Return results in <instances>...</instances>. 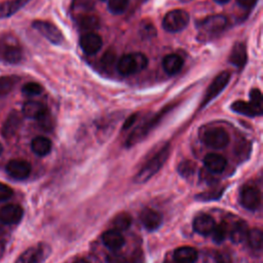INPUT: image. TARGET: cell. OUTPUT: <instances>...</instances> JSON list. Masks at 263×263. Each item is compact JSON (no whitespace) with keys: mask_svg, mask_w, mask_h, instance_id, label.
Segmentation results:
<instances>
[{"mask_svg":"<svg viewBox=\"0 0 263 263\" xmlns=\"http://www.w3.org/2000/svg\"><path fill=\"white\" fill-rule=\"evenodd\" d=\"M170 155V145L162 147L156 154H154L137 173L135 176L136 183H145L150 180L164 164Z\"/></svg>","mask_w":263,"mask_h":263,"instance_id":"6da1fadb","label":"cell"},{"mask_svg":"<svg viewBox=\"0 0 263 263\" xmlns=\"http://www.w3.org/2000/svg\"><path fill=\"white\" fill-rule=\"evenodd\" d=\"M148 65V59L142 52H134L122 55L116 64L117 72L122 76L136 74L144 70Z\"/></svg>","mask_w":263,"mask_h":263,"instance_id":"7a4b0ae2","label":"cell"},{"mask_svg":"<svg viewBox=\"0 0 263 263\" xmlns=\"http://www.w3.org/2000/svg\"><path fill=\"white\" fill-rule=\"evenodd\" d=\"M172 105L167 106L165 108H163L158 114H156L155 116H153L152 118L148 119L146 122H144L142 125H140L138 128H136L127 138L125 144L127 147H132L134 145H136L137 143L141 142L153 128L155 125H157V123L163 118V116H165V114L172 109Z\"/></svg>","mask_w":263,"mask_h":263,"instance_id":"3957f363","label":"cell"},{"mask_svg":"<svg viewBox=\"0 0 263 263\" xmlns=\"http://www.w3.org/2000/svg\"><path fill=\"white\" fill-rule=\"evenodd\" d=\"M189 14L183 9H174L168 11L163 20L162 27L170 33H177L184 30L189 24Z\"/></svg>","mask_w":263,"mask_h":263,"instance_id":"277c9868","label":"cell"},{"mask_svg":"<svg viewBox=\"0 0 263 263\" xmlns=\"http://www.w3.org/2000/svg\"><path fill=\"white\" fill-rule=\"evenodd\" d=\"M227 26V18L222 14L209 15L198 23L200 35L209 36L221 33Z\"/></svg>","mask_w":263,"mask_h":263,"instance_id":"5b68a950","label":"cell"},{"mask_svg":"<svg viewBox=\"0 0 263 263\" xmlns=\"http://www.w3.org/2000/svg\"><path fill=\"white\" fill-rule=\"evenodd\" d=\"M203 143L213 149H222L229 143V136L222 127H212L202 135Z\"/></svg>","mask_w":263,"mask_h":263,"instance_id":"8992f818","label":"cell"},{"mask_svg":"<svg viewBox=\"0 0 263 263\" xmlns=\"http://www.w3.org/2000/svg\"><path fill=\"white\" fill-rule=\"evenodd\" d=\"M33 28L37 30L44 38L53 44H61L64 41V36L60 29L53 24L46 21H35L32 24Z\"/></svg>","mask_w":263,"mask_h":263,"instance_id":"52a82bcc","label":"cell"},{"mask_svg":"<svg viewBox=\"0 0 263 263\" xmlns=\"http://www.w3.org/2000/svg\"><path fill=\"white\" fill-rule=\"evenodd\" d=\"M230 80V74L227 71H224L217 75L215 79L212 81V83L209 85L208 90L205 91L204 98L201 102V107L208 105L213 99H215L228 84Z\"/></svg>","mask_w":263,"mask_h":263,"instance_id":"ba28073f","label":"cell"},{"mask_svg":"<svg viewBox=\"0 0 263 263\" xmlns=\"http://www.w3.org/2000/svg\"><path fill=\"white\" fill-rule=\"evenodd\" d=\"M240 203L243 208L255 211L261 203L260 190L254 185H246L240 190Z\"/></svg>","mask_w":263,"mask_h":263,"instance_id":"9c48e42d","label":"cell"},{"mask_svg":"<svg viewBox=\"0 0 263 263\" xmlns=\"http://www.w3.org/2000/svg\"><path fill=\"white\" fill-rule=\"evenodd\" d=\"M6 173L15 180L27 179L31 173V164L23 159H12L5 166Z\"/></svg>","mask_w":263,"mask_h":263,"instance_id":"30bf717a","label":"cell"},{"mask_svg":"<svg viewBox=\"0 0 263 263\" xmlns=\"http://www.w3.org/2000/svg\"><path fill=\"white\" fill-rule=\"evenodd\" d=\"M79 43H80V47L84 53H86L88 55H92L101 49L103 41H102V38L100 35L92 33V32H88V33H85L84 35H82Z\"/></svg>","mask_w":263,"mask_h":263,"instance_id":"8fae6325","label":"cell"},{"mask_svg":"<svg viewBox=\"0 0 263 263\" xmlns=\"http://www.w3.org/2000/svg\"><path fill=\"white\" fill-rule=\"evenodd\" d=\"M24 215V210L18 204H6L0 209V221L4 224H16Z\"/></svg>","mask_w":263,"mask_h":263,"instance_id":"7c38bea8","label":"cell"},{"mask_svg":"<svg viewBox=\"0 0 263 263\" xmlns=\"http://www.w3.org/2000/svg\"><path fill=\"white\" fill-rule=\"evenodd\" d=\"M47 253L45 247L34 246L27 249L15 261V263H42L46 258Z\"/></svg>","mask_w":263,"mask_h":263,"instance_id":"4fadbf2b","label":"cell"},{"mask_svg":"<svg viewBox=\"0 0 263 263\" xmlns=\"http://www.w3.org/2000/svg\"><path fill=\"white\" fill-rule=\"evenodd\" d=\"M22 49L17 45L8 44L6 42L0 43V60L8 64H16L22 60Z\"/></svg>","mask_w":263,"mask_h":263,"instance_id":"5bb4252c","label":"cell"},{"mask_svg":"<svg viewBox=\"0 0 263 263\" xmlns=\"http://www.w3.org/2000/svg\"><path fill=\"white\" fill-rule=\"evenodd\" d=\"M140 220L143 226L149 230H156L162 223V216L160 213L152 210V209H145L140 214Z\"/></svg>","mask_w":263,"mask_h":263,"instance_id":"9a60e30c","label":"cell"},{"mask_svg":"<svg viewBox=\"0 0 263 263\" xmlns=\"http://www.w3.org/2000/svg\"><path fill=\"white\" fill-rule=\"evenodd\" d=\"M103 243L112 252H117L124 245V237L120 231L116 229H111L103 233L102 235Z\"/></svg>","mask_w":263,"mask_h":263,"instance_id":"2e32d148","label":"cell"},{"mask_svg":"<svg viewBox=\"0 0 263 263\" xmlns=\"http://www.w3.org/2000/svg\"><path fill=\"white\" fill-rule=\"evenodd\" d=\"M216 227L215 220L205 214L197 216L193 221V229L200 235H209Z\"/></svg>","mask_w":263,"mask_h":263,"instance_id":"e0dca14e","label":"cell"},{"mask_svg":"<svg viewBox=\"0 0 263 263\" xmlns=\"http://www.w3.org/2000/svg\"><path fill=\"white\" fill-rule=\"evenodd\" d=\"M203 163L205 167L211 173H214V174L222 173L227 165L226 159L222 155L216 154V153H210L205 155V157L203 158Z\"/></svg>","mask_w":263,"mask_h":263,"instance_id":"ac0fdd59","label":"cell"},{"mask_svg":"<svg viewBox=\"0 0 263 263\" xmlns=\"http://www.w3.org/2000/svg\"><path fill=\"white\" fill-rule=\"evenodd\" d=\"M197 257V252L192 247H180L174 252V260L176 263H195Z\"/></svg>","mask_w":263,"mask_h":263,"instance_id":"d6986e66","label":"cell"},{"mask_svg":"<svg viewBox=\"0 0 263 263\" xmlns=\"http://www.w3.org/2000/svg\"><path fill=\"white\" fill-rule=\"evenodd\" d=\"M30 0H5L0 2V18L8 17L24 7Z\"/></svg>","mask_w":263,"mask_h":263,"instance_id":"ffe728a7","label":"cell"},{"mask_svg":"<svg viewBox=\"0 0 263 263\" xmlns=\"http://www.w3.org/2000/svg\"><path fill=\"white\" fill-rule=\"evenodd\" d=\"M183 66V60L180 55L178 54H167L163 58L162 60V67L163 70L168 74V75H175L177 74Z\"/></svg>","mask_w":263,"mask_h":263,"instance_id":"44dd1931","label":"cell"},{"mask_svg":"<svg viewBox=\"0 0 263 263\" xmlns=\"http://www.w3.org/2000/svg\"><path fill=\"white\" fill-rule=\"evenodd\" d=\"M229 62L237 68L245 66L247 62V49L243 43H236L229 55Z\"/></svg>","mask_w":263,"mask_h":263,"instance_id":"7402d4cb","label":"cell"},{"mask_svg":"<svg viewBox=\"0 0 263 263\" xmlns=\"http://www.w3.org/2000/svg\"><path fill=\"white\" fill-rule=\"evenodd\" d=\"M46 110L47 108L37 101H28L23 105V114L28 118L37 119Z\"/></svg>","mask_w":263,"mask_h":263,"instance_id":"603a6c76","label":"cell"},{"mask_svg":"<svg viewBox=\"0 0 263 263\" xmlns=\"http://www.w3.org/2000/svg\"><path fill=\"white\" fill-rule=\"evenodd\" d=\"M21 125V116L17 112L13 111L9 114V116L6 118L3 127H2V134L4 137L8 138L11 137L20 127Z\"/></svg>","mask_w":263,"mask_h":263,"instance_id":"cb8c5ba5","label":"cell"},{"mask_svg":"<svg viewBox=\"0 0 263 263\" xmlns=\"http://www.w3.org/2000/svg\"><path fill=\"white\" fill-rule=\"evenodd\" d=\"M32 151L38 156H45L51 150V142L45 137H36L31 143Z\"/></svg>","mask_w":263,"mask_h":263,"instance_id":"d4e9b609","label":"cell"},{"mask_svg":"<svg viewBox=\"0 0 263 263\" xmlns=\"http://www.w3.org/2000/svg\"><path fill=\"white\" fill-rule=\"evenodd\" d=\"M248 232V224L245 221H237L230 230V239L234 243L242 242L247 238Z\"/></svg>","mask_w":263,"mask_h":263,"instance_id":"484cf974","label":"cell"},{"mask_svg":"<svg viewBox=\"0 0 263 263\" xmlns=\"http://www.w3.org/2000/svg\"><path fill=\"white\" fill-rule=\"evenodd\" d=\"M231 109L239 114L254 117V116H260L262 113H260L250 102H245V101H235L231 105Z\"/></svg>","mask_w":263,"mask_h":263,"instance_id":"4316f807","label":"cell"},{"mask_svg":"<svg viewBox=\"0 0 263 263\" xmlns=\"http://www.w3.org/2000/svg\"><path fill=\"white\" fill-rule=\"evenodd\" d=\"M77 24L84 31H91L99 27V18L92 14H84L78 17Z\"/></svg>","mask_w":263,"mask_h":263,"instance_id":"83f0119b","label":"cell"},{"mask_svg":"<svg viewBox=\"0 0 263 263\" xmlns=\"http://www.w3.org/2000/svg\"><path fill=\"white\" fill-rule=\"evenodd\" d=\"M249 246L254 250H261L262 248V240H263V234L261 229L255 228L251 229L248 232L247 238Z\"/></svg>","mask_w":263,"mask_h":263,"instance_id":"f1b7e54d","label":"cell"},{"mask_svg":"<svg viewBox=\"0 0 263 263\" xmlns=\"http://www.w3.org/2000/svg\"><path fill=\"white\" fill-rule=\"evenodd\" d=\"M132 224V218L128 214L126 213H120L118 214L114 220H113V225H114V228L118 231H124L126 229L129 228Z\"/></svg>","mask_w":263,"mask_h":263,"instance_id":"f546056e","label":"cell"},{"mask_svg":"<svg viewBox=\"0 0 263 263\" xmlns=\"http://www.w3.org/2000/svg\"><path fill=\"white\" fill-rule=\"evenodd\" d=\"M129 0H108V8L114 14H120L125 11Z\"/></svg>","mask_w":263,"mask_h":263,"instance_id":"4dcf8cb0","label":"cell"},{"mask_svg":"<svg viewBox=\"0 0 263 263\" xmlns=\"http://www.w3.org/2000/svg\"><path fill=\"white\" fill-rule=\"evenodd\" d=\"M250 103L260 112L262 113L263 111V99H262V93L260 91V89L258 88H254L251 90L250 92Z\"/></svg>","mask_w":263,"mask_h":263,"instance_id":"1f68e13d","label":"cell"},{"mask_svg":"<svg viewBox=\"0 0 263 263\" xmlns=\"http://www.w3.org/2000/svg\"><path fill=\"white\" fill-rule=\"evenodd\" d=\"M42 86L37 83V82H28L26 83L23 88H22V92L25 95V96H29V97H32V96H38L42 92Z\"/></svg>","mask_w":263,"mask_h":263,"instance_id":"d6a6232c","label":"cell"},{"mask_svg":"<svg viewBox=\"0 0 263 263\" xmlns=\"http://www.w3.org/2000/svg\"><path fill=\"white\" fill-rule=\"evenodd\" d=\"M36 120L38 121L39 125L45 130H50L53 127V119L48 110L42 113Z\"/></svg>","mask_w":263,"mask_h":263,"instance_id":"836d02e7","label":"cell"},{"mask_svg":"<svg viewBox=\"0 0 263 263\" xmlns=\"http://www.w3.org/2000/svg\"><path fill=\"white\" fill-rule=\"evenodd\" d=\"M213 234V239L214 241H216L217 243H221L222 241H224L226 234H227V226L224 223H221L219 225H216L215 229L212 232Z\"/></svg>","mask_w":263,"mask_h":263,"instance_id":"e575fe53","label":"cell"},{"mask_svg":"<svg viewBox=\"0 0 263 263\" xmlns=\"http://www.w3.org/2000/svg\"><path fill=\"white\" fill-rule=\"evenodd\" d=\"M178 171H179V174L182 175L183 177H190L194 174V171H195V165L193 162L191 161H183L179 164L178 166Z\"/></svg>","mask_w":263,"mask_h":263,"instance_id":"d590c367","label":"cell"},{"mask_svg":"<svg viewBox=\"0 0 263 263\" xmlns=\"http://www.w3.org/2000/svg\"><path fill=\"white\" fill-rule=\"evenodd\" d=\"M14 78L12 77H1L0 78V95H6L8 93L13 85H14Z\"/></svg>","mask_w":263,"mask_h":263,"instance_id":"8d00e7d4","label":"cell"},{"mask_svg":"<svg viewBox=\"0 0 263 263\" xmlns=\"http://www.w3.org/2000/svg\"><path fill=\"white\" fill-rule=\"evenodd\" d=\"M93 3L91 0H73V8L82 10V11H89L92 9Z\"/></svg>","mask_w":263,"mask_h":263,"instance_id":"74e56055","label":"cell"},{"mask_svg":"<svg viewBox=\"0 0 263 263\" xmlns=\"http://www.w3.org/2000/svg\"><path fill=\"white\" fill-rule=\"evenodd\" d=\"M12 193H13V191L8 185L0 183V202L9 199L11 197Z\"/></svg>","mask_w":263,"mask_h":263,"instance_id":"f35d334b","label":"cell"},{"mask_svg":"<svg viewBox=\"0 0 263 263\" xmlns=\"http://www.w3.org/2000/svg\"><path fill=\"white\" fill-rule=\"evenodd\" d=\"M106 261H107V263H127L125 257L116 252L109 254L106 258Z\"/></svg>","mask_w":263,"mask_h":263,"instance_id":"ab89813d","label":"cell"},{"mask_svg":"<svg viewBox=\"0 0 263 263\" xmlns=\"http://www.w3.org/2000/svg\"><path fill=\"white\" fill-rule=\"evenodd\" d=\"M215 260L217 263H232V259L229 253L227 252H217L215 256Z\"/></svg>","mask_w":263,"mask_h":263,"instance_id":"60d3db41","label":"cell"},{"mask_svg":"<svg viewBox=\"0 0 263 263\" xmlns=\"http://www.w3.org/2000/svg\"><path fill=\"white\" fill-rule=\"evenodd\" d=\"M141 32H142V35L145 36L146 38H150V37H152V36H154L156 34L154 27L151 24H149V23L146 24L145 26L141 27Z\"/></svg>","mask_w":263,"mask_h":263,"instance_id":"b9f144b4","label":"cell"},{"mask_svg":"<svg viewBox=\"0 0 263 263\" xmlns=\"http://www.w3.org/2000/svg\"><path fill=\"white\" fill-rule=\"evenodd\" d=\"M114 59H115V58H114V54L108 52V53H106V54L104 55V58H103V60H102V64H103L106 68H109V67L113 64Z\"/></svg>","mask_w":263,"mask_h":263,"instance_id":"7bdbcfd3","label":"cell"},{"mask_svg":"<svg viewBox=\"0 0 263 263\" xmlns=\"http://www.w3.org/2000/svg\"><path fill=\"white\" fill-rule=\"evenodd\" d=\"M236 1L241 7H245V8H252L257 2V0H236Z\"/></svg>","mask_w":263,"mask_h":263,"instance_id":"ee69618b","label":"cell"},{"mask_svg":"<svg viewBox=\"0 0 263 263\" xmlns=\"http://www.w3.org/2000/svg\"><path fill=\"white\" fill-rule=\"evenodd\" d=\"M136 118H137V114H134V115L129 116V117L125 120V123H124V125H123V128H124V129L129 128V127L134 124V122L136 121Z\"/></svg>","mask_w":263,"mask_h":263,"instance_id":"f6af8a7d","label":"cell"},{"mask_svg":"<svg viewBox=\"0 0 263 263\" xmlns=\"http://www.w3.org/2000/svg\"><path fill=\"white\" fill-rule=\"evenodd\" d=\"M72 263H88V262L83 258H76Z\"/></svg>","mask_w":263,"mask_h":263,"instance_id":"bcb514c9","label":"cell"},{"mask_svg":"<svg viewBox=\"0 0 263 263\" xmlns=\"http://www.w3.org/2000/svg\"><path fill=\"white\" fill-rule=\"evenodd\" d=\"M217 3H219V4H225V3H227L229 0H215Z\"/></svg>","mask_w":263,"mask_h":263,"instance_id":"7dc6e473","label":"cell"},{"mask_svg":"<svg viewBox=\"0 0 263 263\" xmlns=\"http://www.w3.org/2000/svg\"><path fill=\"white\" fill-rule=\"evenodd\" d=\"M2 151H3V147H2V145H1V143H0V155H1Z\"/></svg>","mask_w":263,"mask_h":263,"instance_id":"c3c4849f","label":"cell"},{"mask_svg":"<svg viewBox=\"0 0 263 263\" xmlns=\"http://www.w3.org/2000/svg\"><path fill=\"white\" fill-rule=\"evenodd\" d=\"M138 1H140V2H144V1H146V0H138Z\"/></svg>","mask_w":263,"mask_h":263,"instance_id":"681fc988","label":"cell"},{"mask_svg":"<svg viewBox=\"0 0 263 263\" xmlns=\"http://www.w3.org/2000/svg\"><path fill=\"white\" fill-rule=\"evenodd\" d=\"M102 1H106V0H102Z\"/></svg>","mask_w":263,"mask_h":263,"instance_id":"f907efd6","label":"cell"}]
</instances>
